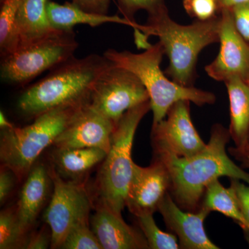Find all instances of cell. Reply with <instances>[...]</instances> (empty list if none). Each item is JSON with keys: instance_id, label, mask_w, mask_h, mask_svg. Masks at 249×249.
<instances>
[{"instance_id": "cell-1", "label": "cell", "mask_w": 249, "mask_h": 249, "mask_svg": "<svg viewBox=\"0 0 249 249\" xmlns=\"http://www.w3.org/2000/svg\"><path fill=\"white\" fill-rule=\"evenodd\" d=\"M230 139L229 129L214 124L206 148L196 155L180 157L153 151L154 159L160 160L168 170L170 194L181 209L199 211L208 187L222 177L249 183V173L236 164L226 150Z\"/></svg>"}, {"instance_id": "cell-2", "label": "cell", "mask_w": 249, "mask_h": 249, "mask_svg": "<svg viewBox=\"0 0 249 249\" xmlns=\"http://www.w3.org/2000/svg\"><path fill=\"white\" fill-rule=\"evenodd\" d=\"M111 64L98 54L71 57L29 87L19 98L18 108L35 118L53 108L89 101L96 80Z\"/></svg>"}, {"instance_id": "cell-3", "label": "cell", "mask_w": 249, "mask_h": 249, "mask_svg": "<svg viewBox=\"0 0 249 249\" xmlns=\"http://www.w3.org/2000/svg\"><path fill=\"white\" fill-rule=\"evenodd\" d=\"M146 25L147 37L157 36L169 59L165 74L181 86L194 87L199 53L208 46L219 42V13L209 20L181 25L171 19L165 6L148 16Z\"/></svg>"}, {"instance_id": "cell-4", "label": "cell", "mask_w": 249, "mask_h": 249, "mask_svg": "<svg viewBox=\"0 0 249 249\" xmlns=\"http://www.w3.org/2000/svg\"><path fill=\"white\" fill-rule=\"evenodd\" d=\"M164 54L160 41L142 53L119 52L114 49H108L103 53L116 66L132 71L145 87L153 113L152 124L164 119L170 108L178 101H189L199 107L214 104L216 101L215 95L211 91L181 86L167 78L160 67Z\"/></svg>"}, {"instance_id": "cell-5", "label": "cell", "mask_w": 249, "mask_h": 249, "mask_svg": "<svg viewBox=\"0 0 249 249\" xmlns=\"http://www.w3.org/2000/svg\"><path fill=\"white\" fill-rule=\"evenodd\" d=\"M150 101L142 103L124 113L111 137L110 148L101 163L95 181L97 204L121 214L125 207L134 162L132 149L137 127L148 111Z\"/></svg>"}, {"instance_id": "cell-6", "label": "cell", "mask_w": 249, "mask_h": 249, "mask_svg": "<svg viewBox=\"0 0 249 249\" xmlns=\"http://www.w3.org/2000/svg\"><path fill=\"white\" fill-rule=\"evenodd\" d=\"M87 101L45 111L26 127L2 129L0 139L1 165L12 170L19 181L25 178L42 152L53 145L76 111Z\"/></svg>"}, {"instance_id": "cell-7", "label": "cell", "mask_w": 249, "mask_h": 249, "mask_svg": "<svg viewBox=\"0 0 249 249\" xmlns=\"http://www.w3.org/2000/svg\"><path fill=\"white\" fill-rule=\"evenodd\" d=\"M78 45L73 30L55 29L40 38L21 44L1 57V80L10 85H26L71 58Z\"/></svg>"}, {"instance_id": "cell-8", "label": "cell", "mask_w": 249, "mask_h": 249, "mask_svg": "<svg viewBox=\"0 0 249 249\" xmlns=\"http://www.w3.org/2000/svg\"><path fill=\"white\" fill-rule=\"evenodd\" d=\"M53 182V193L44 214L46 224L52 234V249H60L72 227L89 222L93 202L81 183L65 179L49 168Z\"/></svg>"}, {"instance_id": "cell-9", "label": "cell", "mask_w": 249, "mask_h": 249, "mask_svg": "<svg viewBox=\"0 0 249 249\" xmlns=\"http://www.w3.org/2000/svg\"><path fill=\"white\" fill-rule=\"evenodd\" d=\"M147 101L148 92L138 77L111 63L96 80L89 103L116 124L126 111Z\"/></svg>"}, {"instance_id": "cell-10", "label": "cell", "mask_w": 249, "mask_h": 249, "mask_svg": "<svg viewBox=\"0 0 249 249\" xmlns=\"http://www.w3.org/2000/svg\"><path fill=\"white\" fill-rule=\"evenodd\" d=\"M191 103L178 101L170 108L164 119L152 124L153 151L188 157L206 148L207 143L201 139L191 120Z\"/></svg>"}, {"instance_id": "cell-11", "label": "cell", "mask_w": 249, "mask_h": 249, "mask_svg": "<svg viewBox=\"0 0 249 249\" xmlns=\"http://www.w3.org/2000/svg\"><path fill=\"white\" fill-rule=\"evenodd\" d=\"M219 16L220 49L205 71L216 81L225 83L236 78L249 85V44L236 29L231 9L222 8Z\"/></svg>"}, {"instance_id": "cell-12", "label": "cell", "mask_w": 249, "mask_h": 249, "mask_svg": "<svg viewBox=\"0 0 249 249\" xmlns=\"http://www.w3.org/2000/svg\"><path fill=\"white\" fill-rule=\"evenodd\" d=\"M116 124L87 101L71 118L66 128L57 137L55 148L97 147L108 152Z\"/></svg>"}, {"instance_id": "cell-13", "label": "cell", "mask_w": 249, "mask_h": 249, "mask_svg": "<svg viewBox=\"0 0 249 249\" xmlns=\"http://www.w3.org/2000/svg\"><path fill=\"white\" fill-rule=\"evenodd\" d=\"M170 184L169 173L160 160L154 159L147 167L134 163L125 207L136 217L153 214L169 192Z\"/></svg>"}, {"instance_id": "cell-14", "label": "cell", "mask_w": 249, "mask_h": 249, "mask_svg": "<svg viewBox=\"0 0 249 249\" xmlns=\"http://www.w3.org/2000/svg\"><path fill=\"white\" fill-rule=\"evenodd\" d=\"M158 211L167 228L178 237L180 249H220L208 237L205 231V220L211 213L206 208L201 206L196 212L184 211L168 192L160 203Z\"/></svg>"}, {"instance_id": "cell-15", "label": "cell", "mask_w": 249, "mask_h": 249, "mask_svg": "<svg viewBox=\"0 0 249 249\" xmlns=\"http://www.w3.org/2000/svg\"><path fill=\"white\" fill-rule=\"evenodd\" d=\"M91 225L103 249H149L142 232L128 225L121 214L103 205L97 204Z\"/></svg>"}, {"instance_id": "cell-16", "label": "cell", "mask_w": 249, "mask_h": 249, "mask_svg": "<svg viewBox=\"0 0 249 249\" xmlns=\"http://www.w3.org/2000/svg\"><path fill=\"white\" fill-rule=\"evenodd\" d=\"M49 168L41 163L34 164L22 187L16 207L18 222L27 235L47 204L52 188Z\"/></svg>"}, {"instance_id": "cell-17", "label": "cell", "mask_w": 249, "mask_h": 249, "mask_svg": "<svg viewBox=\"0 0 249 249\" xmlns=\"http://www.w3.org/2000/svg\"><path fill=\"white\" fill-rule=\"evenodd\" d=\"M107 154L97 147L55 148L52 155L53 167L65 179L80 183L79 179L102 163Z\"/></svg>"}, {"instance_id": "cell-18", "label": "cell", "mask_w": 249, "mask_h": 249, "mask_svg": "<svg viewBox=\"0 0 249 249\" xmlns=\"http://www.w3.org/2000/svg\"><path fill=\"white\" fill-rule=\"evenodd\" d=\"M47 15L52 27L60 30H73L78 24H86L91 27H98L106 23L124 24L137 29L132 22L119 16L93 14L80 9L73 2L58 4L49 1L47 6Z\"/></svg>"}, {"instance_id": "cell-19", "label": "cell", "mask_w": 249, "mask_h": 249, "mask_svg": "<svg viewBox=\"0 0 249 249\" xmlns=\"http://www.w3.org/2000/svg\"><path fill=\"white\" fill-rule=\"evenodd\" d=\"M224 83L230 106L229 134L235 147H245L249 136V85L236 78Z\"/></svg>"}, {"instance_id": "cell-20", "label": "cell", "mask_w": 249, "mask_h": 249, "mask_svg": "<svg viewBox=\"0 0 249 249\" xmlns=\"http://www.w3.org/2000/svg\"><path fill=\"white\" fill-rule=\"evenodd\" d=\"M49 1L22 0L15 22L18 45L40 38L55 29L47 15Z\"/></svg>"}, {"instance_id": "cell-21", "label": "cell", "mask_w": 249, "mask_h": 249, "mask_svg": "<svg viewBox=\"0 0 249 249\" xmlns=\"http://www.w3.org/2000/svg\"><path fill=\"white\" fill-rule=\"evenodd\" d=\"M201 206L211 212H219L233 219L249 235V223L239 206L233 191L231 187L225 188L219 179L208 187Z\"/></svg>"}, {"instance_id": "cell-22", "label": "cell", "mask_w": 249, "mask_h": 249, "mask_svg": "<svg viewBox=\"0 0 249 249\" xmlns=\"http://www.w3.org/2000/svg\"><path fill=\"white\" fill-rule=\"evenodd\" d=\"M22 0H0V53L1 57L17 48L16 18Z\"/></svg>"}, {"instance_id": "cell-23", "label": "cell", "mask_w": 249, "mask_h": 249, "mask_svg": "<svg viewBox=\"0 0 249 249\" xmlns=\"http://www.w3.org/2000/svg\"><path fill=\"white\" fill-rule=\"evenodd\" d=\"M27 235L18 222L16 207L3 210L0 214V249H25Z\"/></svg>"}, {"instance_id": "cell-24", "label": "cell", "mask_w": 249, "mask_h": 249, "mask_svg": "<svg viewBox=\"0 0 249 249\" xmlns=\"http://www.w3.org/2000/svg\"><path fill=\"white\" fill-rule=\"evenodd\" d=\"M138 225L146 239L150 249H178L179 244L173 232L160 230L156 224L153 214H144L137 217Z\"/></svg>"}, {"instance_id": "cell-25", "label": "cell", "mask_w": 249, "mask_h": 249, "mask_svg": "<svg viewBox=\"0 0 249 249\" xmlns=\"http://www.w3.org/2000/svg\"><path fill=\"white\" fill-rule=\"evenodd\" d=\"M118 8L124 19L134 24L137 29L146 34L147 27L141 25L134 19L135 14L140 10L146 11L148 16L158 13L166 6L165 0H116Z\"/></svg>"}, {"instance_id": "cell-26", "label": "cell", "mask_w": 249, "mask_h": 249, "mask_svg": "<svg viewBox=\"0 0 249 249\" xmlns=\"http://www.w3.org/2000/svg\"><path fill=\"white\" fill-rule=\"evenodd\" d=\"M60 249H103L89 222H80L72 227Z\"/></svg>"}, {"instance_id": "cell-27", "label": "cell", "mask_w": 249, "mask_h": 249, "mask_svg": "<svg viewBox=\"0 0 249 249\" xmlns=\"http://www.w3.org/2000/svg\"><path fill=\"white\" fill-rule=\"evenodd\" d=\"M183 6L187 14L196 20L213 19L220 11L219 0H183Z\"/></svg>"}, {"instance_id": "cell-28", "label": "cell", "mask_w": 249, "mask_h": 249, "mask_svg": "<svg viewBox=\"0 0 249 249\" xmlns=\"http://www.w3.org/2000/svg\"><path fill=\"white\" fill-rule=\"evenodd\" d=\"M231 10L234 24L239 34L249 42V3L237 5Z\"/></svg>"}, {"instance_id": "cell-29", "label": "cell", "mask_w": 249, "mask_h": 249, "mask_svg": "<svg viewBox=\"0 0 249 249\" xmlns=\"http://www.w3.org/2000/svg\"><path fill=\"white\" fill-rule=\"evenodd\" d=\"M19 181L16 174L7 167L1 165L0 171V204L6 203L14 191L16 181Z\"/></svg>"}, {"instance_id": "cell-30", "label": "cell", "mask_w": 249, "mask_h": 249, "mask_svg": "<svg viewBox=\"0 0 249 249\" xmlns=\"http://www.w3.org/2000/svg\"><path fill=\"white\" fill-rule=\"evenodd\" d=\"M230 187L235 194L244 215L249 223V183L231 178Z\"/></svg>"}, {"instance_id": "cell-31", "label": "cell", "mask_w": 249, "mask_h": 249, "mask_svg": "<svg viewBox=\"0 0 249 249\" xmlns=\"http://www.w3.org/2000/svg\"><path fill=\"white\" fill-rule=\"evenodd\" d=\"M52 234L50 228L44 227L28 237L25 249H47L52 248Z\"/></svg>"}, {"instance_id": "cell-32", "label": "cell", "mask_w": 249, "mask_h": 249, "mask_svg": "<svg viewBox=\"0 0 249 249\" xmlns=\"http://www.w3.org/2000/svg\"><path fill=\"white\" fill-rule=\"evenodd\" d=\"M80 9L93 14L107 15L109 13L110 0H71Z\"/></svg>"}, {"instance_id": "cell-33", "label": "cell", "mask_w": 249, "mask_h": 249, "mask_svg": "<svg viewBox=\"0 0 249 249\" xmlns=\"http://www.w3.org/2000/svg\"><path fill=\"white\" fill-rule=\"evenodd\" d=\"M230 155L238 160L244 169H249V146L245 147H231L229 148Z\"/></svg>"}, {"instance_id": "cell-34", "label": "cell", "mask_w": 249, "mask_h": 249, "mask_svg": "<svg viewBox=\"0 0 249 249\" xmlns=\"http://www.w3.org/2000/svg\"><path fill=\"white\" fill-rule=\"evenodd\" d=\"M249 3V0H219V8H229L231 9L237 5Z\"/></svg>"}, {"instance_id": "cell-35", "label": "cell", "mask_w": 249, "mask_h": 249, "mask_svg": "<svg viewBox=\"0 0 249 249\" xmlns=\"http://www.w3.org/2000/svg\"><path fill=\"white\" fill-rule=\"evenodd\" d=\"M0 127H1V130L2 129H11L15 127L14 124H11L7 118L4 115V113L1 111L0 113Z\"/></svg>"}, {"instance_id": "cell-36", "label": "cell", "mask_w": 249, "mask_h": 249, "mask_svg": "<svg viewBox=\"0 0 249 249\" xmlns=\"http://www.w3.org/2000/svg\"><path fill=\"white\" fill-rule=\"evenodd\" d=\"M249 145V139H248V145Z\"/></svg>"}]
</instances>
